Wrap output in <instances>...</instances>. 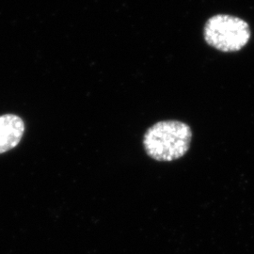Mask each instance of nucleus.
Masks as SVG:
<instances>
[{
  "mask_svg": "<svg viewBox=\"0 0 254 254\" xmlns=\"http://www.w3.org/2000/svg\"><path fill=\"white\" fill-rule=\"evenodd\" d=\"M191 138L192 131L189 125L179 121H162L146 131L143 146L151 158L171 162L188 153Z\"/></svg>",
  "mask_w": 254,
  "mask_h": 254,
  "instance_id": "f257e3e1",
  "label": "nucleus"
},
{
  "mask_svg": "<svg viewBox=\"0 0 254 254\" xmlns=\"http://www.w3.org/2000/svg\"><path fill=\"white\" fill-rule=\"evenodd\" d=\"M204 38L208 45L219 51L236 52L247 46L251 30L244 20L219 14L209 19L204 27Z\"/></svg>",
  "mask_w": 254,
  "mask_h": 254,
  "instance_id": "f03ea898",
  "label": "nucleus"
},
{
  "mask_svg": "<svg viewBox=\"0 0 254 254\" xmlns=\"http://www.w3.org/2000/svg\"><path fill=\"white\" fill-rule=\"evenodd\" d=\"M25 131L23 120L13 114L0 116V154L18 145Z\"/></svg>",
  "mask_w": 254,
  "mask_h": 254,
  "instance_id": "7ed1b4c3",
  "label": "nucleus"
}]
</instances>
